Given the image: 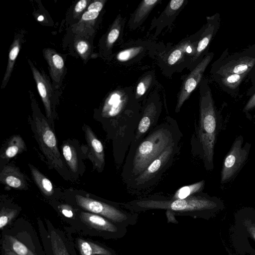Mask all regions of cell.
I'll list each match as a JSON object with an SVG mask.
<instances>
[{
	"label": "cell",
	"mask_w": 255,
	"mask_h": 255,
	"mask_svg": "<svg viewBox=\"0 0 255 255\" xmlns=\"http://www.w3.org/2000/svg\"><path fill=\"white\" fill-rule=\"evenodd\" d=\"M183 134L177 122L167 117L138 143L130 146L121 172L127 185L168 147L181 141Z\"/></svg>",
	"instance_id": "cell-1"
},
{
	"label": "cell",
	"mask_w": 255,
	"mask_h": 255,
	"mask_svg": "<svg viewBox=\"0 0 255 255\" xmlns=\"http://www.w3.org/2000/svg\"><path fill=\"white\" fill-rule=\"evenodd\" d=\"M120 204L124 208L137 213L151 210H165L173 212L175 216L205 220L214 217L225 207L221 199L202 192L183 199L151 195Z\"/></svg>",
	"instance_id": "cell-2"
},
{
	"label": "cell",
	"mask_w": 255,
	"mask_h": 255,
	"mask_svg": "<svg viewBox=\"0 0 255 255\" xmlns=\"http://www.w3.org/2000/svg\"><path fill=\"white\" fill-rule=\"evenodd\" d=\"M200 94L199 120L191 138V151L193 156L202 160L207 170L211 171L216 138L222 126L221 117L206 80L201 82Z\"/></svg>",
	"instance_id": "cell-3"
},
{
	"label": "cell",
	"mask_w": 255,
	"mask_h": 255,
	"mask_svg": "<svg viewBox=\"0 0 255 255\" xmlns=\"http://www.w3.org/2000/svg\"><path fill=\"white\" fill-rule=\"evenodd\" d=\"M211 72L212 75H247L252 84L247 93L250 97L255 91V44L232 54L226 48L212 65Z\"/></svg>",
	"instance_id": "cell-4"
},
{
	"label": "cell",
	"mask_w": 255,
	"mask_h": 255,
	"mask_svg": "<svg viewBox=\"0 0 255 255\" xmlns=\"http://www.w3.org/2000/svg\"><path fill=\"white\" fill-rule=\"evenodd\" d=\"M181 141L168 147L138 176L126 185L133 194H141L153 187L172 165L179 153Z\"/></svg>",
	"instance_id": "cell-5"
},
{
	"label": "cell",
	"mask_w": 255,
	"mask_h": 255,
	"mask_svg": "<svg viewBox=\"0 0 255 255\" xmlns=\"http://www.w3.org/2000/svg\"><path fill=\"white\" fill-rule=\"evenodd\" d=\"M232 244L241 255H255V209L245 207L235 214L231 229Z\"/></svg>",
	"instance_id": "cell-6"
},
{
	"label": "cell",
	"mask_w": 255,
	"mask_h": 255,
	"mask_svg": "<svg viewBox=\"0 0 255 255\" xmlns=\"http://www.w3.org/2000/svg\"><path fill=\"white\" fill-rule=\"evenodd\" d=\"M76 200L82 209L103 216L113 222L127 227L137 223V213L79 195L76 196Z\"/></svg>",
	"instance_id": "cell-7"
},
{
	"label": "cell",
	"mask_w": 255,
	"mask_h": 255,
	"mask_svg": "<svg viewBox=\"0 0 255 255\" xmlns=\"http://www.w3.org/2000/svg\"><path fill=\"white\" fill-rule=\"evenodd\" d=\"M239 135L234 141L223 161L221 174V183L225 184L232 180L247 161L251 144Z\"/></svg>",
	"instance_id": "cell-8"
},
{
	"label": "cell",
	"mask_w": 255,
	"mask_h": 255,
	"mask_svg": "<svg viewBox=\"0 0 255 255\" xmlns=\"http://www.w3.org/2000/svg\"><path fill=\"white\" fill-rule=\"evenodd\" d=\"M34 124L35 134L41 151L52 165L58 169L62 168L63 161L56 136L47 122L44 118L36 117Z\"/></svg>",
	"instance_id": "cell-9"
},
{
	"label": "cell",
	"mask_w": 255,
	"mask_h": 255,
	"mask_svg": "<svg viewBox=\"0 0 255 255\" xmlns=\"http://www.w3.org/2000/svg\"><path fill=\"white\" fill-rule=\"evenodd\" d=\"M81 220L93 228L105 233L113 238H121L127 232V226L113 222L100 215L88 212H81Z\"/></svg>",
	"instance_id": "cell-10"
},
{
	"label": "cell",
	"mask_w": 255,
	"mask_h": 255,
	"mask_svg": "<svg viewBox=\"0 0 255 255\" xmlns=\"http://www.w3.org/2000/svg\"><path fill=\"white\" fill-rule=\"evenodd\" d=\"M214 55L213 52L208 53L205 55L185 79L178 99L175 109L176 113L179 112L184 102L201 81L203 73L212 61Z\"/></svg>",
	"instance_id": "cell-11"
},
{
	"label": "cell",
	"mask_w": 255,
	"mask_h": 255,
	"mask_svg": "<svg viewBox=\"0 0 255 255\" xmlns=\"http://www.w3.org/2000/svg\"><path fill=\"white\" fill-rule=\"evenodd\" d=\"M160 113L159 106L154 103L151 102L146 105L141 114L134 137L130 146L134 145L140 141L157 125Z\"/></svg>",
	"instance_id": "cell-12"
},
{
	"label": "cell",
	"mask_w": 255,
	"mask_h": 255,
	"mask_svg": "<svg viewBox=\"0 0 255 255\" xmlns=\"http://www.w3.org/2000/svg\"><path fill=\"white\" fill-rule=\"evenodd\" d=\"M33 76L36 83L37 90L44 106L47 117H51V98L52 89L48 79L43 73L36 68L32 63L28 60Z\"/></svg>",
	"instance_id": "cell-13"
},
{
	"label": "cell",
	"mask_w": 255,
	"mask_h": 255,
	"mask_svg": "<svg viewBox=\"0 0 255 255\" xmlns=\"http://www.w3.org/2000/svg\"><path fill=\"white\" fill-rule=\"evenodd\" d=\"M86 139L89 147V158L99 170H102L105 165V153L103 145L88 126L84 128Z\"/></svg>",
	"instance_id": "cell-14"
},
{
	"label": "cell",
	"mask_w": 255,
	"mask_h": 255,
	"mask_svg": "<svg viewBox=\"0 0 255 255\" xmlns=\"http://www.w3.org/2000/svg\"><path fill=\"white\" fill-rule=\"evenodd\" d=\"M212 77L224 92L236 98L240 95V85L247 75L230 74L224 75H212Z\"/></svg>",
	"instance_id": "cell-15"
},
{
	"label": "cell",
	"mask_w": 255,
	"mask_h": 255,
	"mask_svg": "<svg viewBox=\"0 0 255 255\" xmlns=\"http://www.w3.org/2000/svg\"><path fill=\"white\" fill-rule=\"evenodd\" d=\"M220 25V15L216 13L207 17V26L199 41L194 59L198 58L208 48L212 38L217 32Z\"/></svg>",
	"instance_id": "cell-16"
},
{
	"label": "cell",
	"mask_w": 255,
	"mask_h": 255,
	"mask_svg": "<svg viewBox=\"0 0 255 255\" xmlns=\"http://www.w3.org/2000/svg\"><path fill=\"white\" fill-rule=\"evenodd\" d=\"M0 182L3 184L18 190H26L27 183L24 175L15 167H4L0 174Z\"/></svg>",
	"instance_id": "cell-17"
},
{
	"label": "cell",
	"mask_w": 255,
	"mask_h": 255,
	"mask_svg": "<svg viewBox=\"0 0 255 255\" xmlns=\"http://www.w3.org/2000/svg\"><path fill=\"white\" fill-rule=\"evenodd\" d=\"M43 55L49 65L51 78L55 83H59L64 73L63 59L56 51L50 48L43 50Z\"/></svg>",
	"instance_id": "cell-18"
},
{
	"label": "cell",
	"mask_w": 255,
	"mask_h": 255,
	"mask_svg": "<svg viewBox=\"0 0 255 255\" xmlns=\"http://www.w3.org/2000/svg\"><path fill=\"white\" fill-rule=\"evenodd\" d=\"M119 94L114 93L107 99L102 110V117L113 119L126 109V101Z\"/></svg>",
	"instance_id": "cell-19"
},
{
	"label": "cell",
	"mask_w": 255,
	"mask_h": 255,
	"mask_svg": "<svg viewBox=\"0 0 255 255\" xmlns=\"http://www.w3.org/2000/svg\"><path fill=\"white\" fill-rule=\"evenodd\" d=\"M78 246L81 255H115L113 251L82 239H78Z\"/></svg>",
	"instance_id": "cell-20"
},
{
	"label": "cell",
	"mask_w": 255,
	"mask_h": 255,
	"mask_svg": "<svg viewBox=\"0 0 255 255\" xmlns=\"http://www.w3.org/2000/svg\"><path fill=\"white\" fill-rule=\"evenodd\" d=\"M20 48V39L18 38H16L14 40L13 42H12L10 46L8 54L7 65L2 80L1 88H5L9 79V78L11 76V74L13 70L14 63L19 52Z\"/></svg>",
	"instance_id": "cell-21"
},
{
	"label": "cell",
	"mask_w": 255,
	"mask_h": 255,
	"mask_svg": "<svg viewBox=\"0 0 255 255\" xmlns=\"http://www.w3.org/2000/svg\"><path fill=\"white\" fill-rule=\"evenodd\" d=\"M25 147V142L22 137L19 135H15L9 140L1 157L3 158H11L23 151Z\"/></svg>",
	"instance_id": "cell-22"
},
{
	"label": "cell",
	"mask_w": 255,
	"mask_h": 255,
	"mask_svg": "<svg viewBox=\"0 0 255 255\" xmlns=\"http://www.w3.org/2000/svg\"><path fill=\"white\" fill-rule=\"evenodd\" d=\"M33 178L42 193L47 196L54 193L51 182L33 166L29 164Z\"/></svg>",
	"instance_id": "cell-23"
},
{
	"label": "cell",
	"mask_w": 255,
	"mask_h": 255,
	"mask_svg": "<svg viewBox=\"0 0 255 255\" xmlns=\"http://www.w3.org/2000/svg\"><path fill=\"white\" fill-rule=\"evenodd\" d=\"M205 184V180H202L197 182L183 186L179 188L171 198L173 199L187 198L196 193L202 192Z\"/></svg>",
	"instance_id": "cell-24"
},
{
	"label": "cell",
	"mask_w": 255,
	"mask_h": 255,
	"mask_svg": "<svg viewBox=\"0 0 255 255\" xmlns=\"http://www.w3.org/2000/svg\"><path fill=\"white\" fill-rule=\"evenodd\" d=\"M62 153L64 157L71 170L76 172L78 169V158L74 147L68 143L62 146Z\"/></svg>",
	"instance_id": "cell-25"
},
{
	"label": "cell",
	"mask_w": 255,
	"mask_h": 255,
	"mask_svg": "<svg viewBox=\"0 0 255 255\" xmlns=\"http://www.w3.org/2000/svg\"><path fill=\"white\" fill-rule=\"evenodd\" d=\"M51 242L53 255H70L62 238L54 231L51 232Z\"/></svg>",
	"instance_id": "cell-26"
},
{
	"label": "cell",
	"mask_w": 255,
	"mask_h": 255,
	"mask_svg": "<svg viewBox=\"0 0 255 255\" xmlns=\"http://www.w3.org/2000/svg\"><path fill=\"white\" fill-rule=\"evenodd\" d=\"M9 243V249L18 255H36L33 252L28 249L24 244L18 241L13 237H6Z\"/></svg>",
	"instance_id": "cell-27"
},
{
	"label": "cell",
	"mask_w": 255,
	"mask_h": 255,
	"mask_svg": "<svg viewBox=\"0 0 255 255\" xmlns=\"http://www.w3.org/2000/svg\"><path fill=\"white\" fill-rule=\"evenodd\" d=\"M158 1L157 0H143L135 13L133 18L134 22L136 23L140 21Z\"/></svg>",
	"instance_id": "cell-28"
},
{
	"label": "cell",
	"mask_w": 255,
	"mask_h": 255,
	"mask_svg": "<svg viewBox=\"0 0 255 255\" xmlns=\"http://www.w3.org/2000/svg\"><path fill=\"white\" fill-rule=\"evenodd\" d=\"M17 214V211L14 209L3 207L0 213V228L2 229L11 220L14 218Z\"/></svg>",
	"instance_id": "cell-29"
},
{
	"label": "cell",
	"mask_w": 255,
	"mask_h": 255,
	"mask_svg": "<svg viewBox=\"0 0 255 255\" xmlns=\"http://www.w3.org/2000/svg\"><path fill=\"white\" fill-rule=\"evenodd\" d=\"M141 49V47H136L125 49L118 53L117 56V59L120 61H128L139 53Z\"/></svg>",
	"instance_id": "cell-30"
},
{
	"label": "cell",
	"mask_w": 255,
	"mask_h": 255,
	"mask_svg": "<svg viewBox=\"0 0 255 255\" xmlns=\"http://www.w3.org/2000/svg\"><path fill=\"white\" fill-rule=\"evenodd\" d=\"M152 81V77L151 75H147L144 77L138 84L136 90L135 98L138 99L143 96L147 89L150 86Z\"/></svg>",
	"instance_id": "cell-31"
},
{
	"label": "cell",
	"mask_w": 255,
	"mask_h": 255,
	"mask_svg": "<svg viewBox=\"0 0 255 255\" xmlns=\"http://www.w3.org/2000/svg\"><path fill=\"white\" fill-rule=\"evenodd\" d=\"M184 49V47L182 46L172 51L168 58V63L169 65L174 64L181 58Z\"/></svg>",
	"instance_id": "cell-32"
},
{
	"label": "cell",
	"mask_w": 255,
	"mask_h": 255,
	"mask_svg": "<svg viewBox=\"0 0 255 255\" xmlns=\"http://www.w3.org/2000/svg\"><path fill=\"white\" fill-rule=\"evenodd\" d=\"M255 108V91L250 96L249 99L245 105L243 112L249 118V113Z\"/></svg>",
	"instance_id": "cell-33"
},
{
	"label": "cell",
	"mask_w": 255,
	"mask_h": 255,
	"mask_svg": "<svg viewBox=\"0 0 255 255\" xmlns=\"http://www.w3.org/2000/svg\"><path fill=\"white\" fill-rule=\"evenodd\" d=\"M120 34V27L116 26L111 29L107 37V43L111 46L117 39Z\"/></svg>",
	"instance_id": "cell-34"
},
{
	"label": "cell",
	"mask_w": 255,
	"mask_h": 255,
	"mask_svg": "<svg viewBox=\"0 0 255 255\" xmlns=\"http://www.w3.org/2000/svg\"><path fill=\"white\" fill-rule=\"evenodd\" d=\"M76 48L78 53L83 56L87 53L89 49V45L86 41L80 40L77 43Z\"/></svg>",
	"instance_id": "cell-35"
},
{
	"label": "cell",
	"mask_w": 255,
	"mask_h": 255,
	"mask_svg": "<svg viewBox=\"0 0 255 255\" xmlns=\"http://www.w3.org/2000/svg\"><path fill=\"white\" fill-rule=\"evenodd\" d=\"M99 14V12L96 11H87L82 16V19L83 20H91L97 18Z\"/></svg>",
	"instance_id": "cell-36"
},
{
	"label": "cell",
	"mask_w": 255,
	"mask_h": 255,
	"mask_svg": "<svg viewBox=\"0 0 255 255\" xmlns=\"http://www.w3.org/2000/svg\"><path fill=\"white\" fill-rule=\"evenodd\" d=\"M103 7V1L99 0L95 1L89 5L87 11H96L99 12L102 10Z\"/></svg>",
	"instance_id": "cell-37"
},
{
	"label": "cell",
	"mask_w": 255,
	"mask_h": 255,
	"mask_svg": "<svg viewBox=\"0 0 255 255\" xmlns=\"http://www.w3.org/2000/svg\"><path fill=\"white\" fill-rule=\"evenodd\" d=\"M184 2V0H172L169 4L170 10L174 11L179 9Z\"/></svg>",
	"instance_id": "cell-38"
},
{
	"label": "cell",
	"mask_w": 255,
	"mask_h": 255,
	"mask_svg": "<svg viewBox=\"0 0 255 255\" xmlns=\"http://www.w3.org/2000/svg\"><path fill=\"white\" fill-rule=\"evenodd\" d=\"M88 1L86 0H81L75 5L74 11L77 13L82 12L87 6Z\"/></svg>",
	"instance_id": "cell-39"
},
{
	"label": "cell",
	"mask_w": 255,
	"mask_h": 255,
	"mask_svg": "<svg viewBox=\"0 0 255 255\" xmlns=\"http://www.w3.org/2000/svg\"><path fill=\"white\" fill-rule=\"evenodd\" d=\"M61 212L65 217L68 218H71L73 215L72 211L67 206H62L61 208Z\"/></svg>",
	"instance_id": "cell-40"
},
{
	"label": "cell",
	"mask_w": 255,
	"mask_h": 255,
	"mask_svg": "<svg viewBox=\"0 0 255 255\" xmlns=\"http://www.w3.org/2000/svg\"><path fill=\"white\" fill-rule=\"evenodd\" d=\"M166 215L167 218V220L169 222H172V223H178V222L176 221L175 218V215L174 214L168 210L166 211Z\"/></svg>",
	"instance_id": "cell-41"
},
{
	"label": "cell",
	"mask_w": 255,
	"mask_h": 255,
	"mask_svg": "<svg viewBox=\"0 0 255 255\" xmlns=\"http://www.w3.org/2000/svg\"><path fill=\"white\" fill-rule=\"evenodd\" d=\"M4 250L5 255H18L15 253H14L13 251H12L11 250H10L9 248H4Z\"/></svg>",
	"instance_id": "cell-42"
},
{
	"label": "cell",
	"mask_w": 255,
	"mask_h": 255,
	"mask_svg": "<svg viewBox=\"0 0 255 255\" xmlns=\"http://www.w3.org/2000/svg\"><path fill=\"white\" fill-rule=\"evenodd\" d=\"M43 19V17L42 16H39V17L38 18V20H42Z\"/></svg>",
	"instance_id": "cell-43"
},
{
	"label": "cell",
	"mask_w": 255,
	"mask_h": 255,
	"mask_svg": "<svg viewBox=\"0 0 255 255\" xmlns=\"http://www.w3.org/2000/svg\"><path fill=\"white\" fill-rule=\"evenodd\" d=\"M228 253H229V255H233L232 254H231L229 251H228Z\"/></svg>",
	"instance_id": "cell-44"
},
{
	"label": "cell",
	"mask_w": 255,
	"mask_h": 255,
	"mask_svg": "<svg viewBox=\"0 0 255 255\" xmlns=\"http://www.w3.org/2000/svg\"><path fill=\"white\" fill-rule=\"evenodd\" d=\"M254 119L255 120V115L254 116Z\"/></svg>",
	"instance_id": "cell-45"
},
{
	"label": "cell",
	"mask_w": 255,
	"mask_h": 255,
	"mask_svg": "<svg viewBox=\"0 0 255 255\" xmlns=\"http://www.w3.org/2000/svg\"></svg>",
	"instance_id": "cell-46"
}]
</instances>
